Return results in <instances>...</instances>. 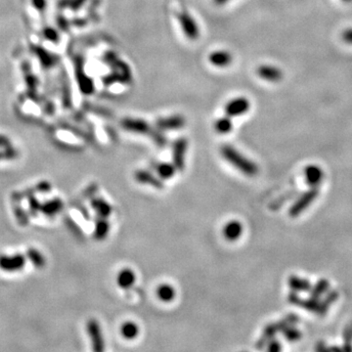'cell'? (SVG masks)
I'll use <instances>...</instances> for the list:
<instances>
[{
	"label": "cell",
	"instance_id": "cell-1",
	"mask_svg": "<svg viewBox=\"0 0 352 352\" xmlns=\"http://www.w3.org/2000/svg\"><path fill=\"white\" fill-rule=\"evenodd\" d=\"M220 152L224 160L227 161L234 168H236L243 175L247 176H255L258 175L259 173L258 166L251 160L247 159L234 147L229 145H224L221 147Z\"/></svg>",
	"mask_w": 352,
	"mask_h": 352
},
{
	"label": "cell",
	"instance_id": "cell-2",
	"mask_svg": "<svg viewBox=\"0 0 352 352\" xmlns=\"http://www.w3.org/2000/svg\"><path fill=\"white\" fill-rule=\"evenodd\" d=\"M299 320V317L295 314H290L288 316H286L283 320L277 322V323H271L269 325H267L264 328L263 335L261 337V339L258 341L257 343V349L259 350H263L265 348L268 343L273 340V338L280 332H283L284 329H286L287 327L290 326H294Z\"/></svg>",
	"mask_w": 352,
	"mask_h": 352
},
{
	"label": "cell",
	"instance_id": "cell-3",
	"mask_svg": "<svg viewBox=\"0 0 352 352\" xmlns=\"http://www.w3.org/2000/svg\"><path fill=\"white\" fill-rule=\"evenodd\" d=\"M122 127L128 131V132H133V133H137V134H146V135H150L152 137V139L154 140V142L158 145V146H165L167 144V140L166 138L161 135L158 132H153V130L151 129V127L143 120H139V119H125L122 122Z\"/></svg>",
	"mask_w": 352,
	"mask_h": 352
},
{
	"label": "cell",
	"instance_id": "cell-4",
	"mask_svg": "<svg viewBox=\"0 0 352 352\" xmlns=\"http://www.w3.org/2000/svg\"><path fill=\"white\" fill-rule=\"evenodd\" d=\"M289 302L297 306L299 308H304L306 310H308L310 312H313L319 316H324L329 310V306H327L324 301L320 302L319 300L310 298L309 299H303L300 296H298L296 293H292L289 295Z\"/></svg>",
	"mask_w": 352,
	"mask_h": 352
},
{
	"label": "cell",
	"instance_id": "cell-5",
	"mask_svg": "<svg viewBox=\"0 0 352 352\" xmlns=\"http://www.w3.org/2000/svg\"><path fill=\"white\" fill-rule=\"evenodd\" d=\"M319 195V190L317 187H312L310 190L307 191L306 193L302 194L300 198L296 201V203L292 206L290 209L289 215L292 218H297L301 216L309 206L316 200V198Z\"/></svg>",
	"mask_w": 352,
	"mask_h": 352
},
{
	"label": "cell",
	"instance_id": "cell-6",
	"mask_svg": "<svg viewBox=\"0 0 352 352\" xmlns=\"http://www.w3.org/2000/svg\"><path fill=\"white\" fill-rule=\"evenodd\" d=\"M178 21L183 34L190 41H196L200 37V29L195 19L188 12H181L178 15Z\"/></svg>",
	"mask_w": 352,
	"mask_h": 352
},
{
	"label": "cell",
	"instance_id": "cell-7",
	"mask_svg": "<svg viewBox=\"0 0 352 352\" xmlns=\"http://www.w3.org/2000/svg\"><path fill=\"white\" fill-rule=\"evenodd\" d=\"M88 336L92 345V350L95 352L105 351V341L99 323L95 319H90L87 325Z\"/></svg>",
	"mask_w": 352,
	"mask_h": 352
},
{
	"label": "cell",
	"instance_id": "cell-8",
	"mask_svg": "<svg viewBox=\"0 0 352 352\" xmlns=\"http://www.w3.org/2000/svg\"><path fill=\"white\" fill-rule=\"evenodd\" d=\"M251 108V103L246 97H237L230 100L224 107V112L226 116L230 118L239 117L245 115L249 112Z\"/></svg>",
	"mask_w": 352,
	"mask_h": 352
},
{
	"label": "cell",
	"instance_id": "cell-9",
	"mask_svg": "<svg viewBox=\"0 0 352 352\" xmlns=\"http://www.w3.org/2000/svg\"><path fill=\"white\" fill-rule=\"evenodd\" d=\"M26 261V257L21 254L14 256H0V269L6 272L19 271L25 267Z\"/></svg>",
	"mask_w": 352,
	"mask_h": 352
},
{
	"label": "cell",
	"instance_id": "cell-10",
	"mask_svg": "<svg viewBox=\"0 0 352 352\" xmlns=\"http://www.w3.org/2000/svg\"><path fill=\"white\" fill-rule=\"evenodd\" d=\"M188 148V141L185 138L177 139L173 149V164L176 170L182 172L185 168V155Z\"/></svg>",
	"mask_w": 352,
	"mask_h": 352
},
{
	"label": "cell",
	"instance_id": "cell-11",
	"mask_svg": "<svg viewBox=\"0 0 352 352\" xmlns=\"http://www.w3.org/2000/svg\"><path fill=\"white\" fill-rule=\"evenodd\" d=\"M257 74L262 80L268 83H279L283 79V72L279 68L271 65H263L259 67Z\"/></svg>",
	"mask_w": 352,
	"mask_h": 352
},
{
	"label": "cell",
	"instance_id": "cell-12",
	"mask_svg": "<svg viewBox=\"0 0 352 352\" xmlns=\"http://www.w3.org/2000/svg\"><path fill=\"white\" fill-rule=\"evenodd\" d=\"M134 178L138 183L152 186L153 188L158 190H162L165 187L163 179L154 176L153 174L147 171H143V170L136 171L134 174Z\"/></svg>",
	"mask_w": 352,
	"mask_h": 352
},
{
	"label": "cell",
	"instance_id": "cell-13",
	"mask_svg": "<svg viewBox=\"0 0 352 352\" xmlns=\"http://www.w3.org/2000/svg\"><path fill=\"white\" fill-rule=\"evenodd\" d=\"M233 57L226 50H216L209 55V62L218 68H226L231 65Z\"/></svg>",
	"mask_w": 352,
	"mask_h": 352
},
{
	"label": "cell",
	"instance_id": "cell-14",
	"mask_svg": "<svg viewBox=\"0 0 352 352\" xmlns=\"http://www.w3.org/2000/svg\"><path fill=\"white\" fill-rule=\"evenodd\" d=\"M90 205H91V208L96 213L98 218L108 219L112 215V212H113L112 206L107 201H105L103 198L93 197L90 201Z\"/></svg>",
	"mask_w": 352,
	"mask_h": 352
},
{
	"label": "cell",
	"instance_id": "cell-15",
	"mask_svg": "<svg viewBox=\"0 0 352 352\" xmlns=\"http://www.w3.org/2000/svg\"><path fill=\"white\" fill-rule=\"evenodd\" d=\"M157 126L163 131H176L180 130L185 126V120L181 116H173L164 119H160L157 122Z\"/></svg>",
	"mask_w": 352,
	"mask_h": 352
},
{
	"label": "cell",
	"instance_id": "cell-16",
	"mask_svg": "<svg viewBox=\"0 0 352 352\" xmlns=\"http://www.w3.org/2000/svg\"><path fill=\"white\" fill-rule=\"evenodd\" d=\"M243 230V225L239 221H230L223 228V236L226 240L233 242L242 236Z\"/></svg>",
	"mask_w": 352,
	"mask_h": 352
},
{
	"label": "cell",
	"instance_id": "cell-17",
	"mask_svg": "<svg viewBox=\"0 0 352 352\" xmlns=\"http://www.w3.org/2000/svg\"><path fill=\"white\" fill-rule=\"evenodd\" d=\"M305 177L309 186L317 187L323 180L324 173L322 169L317 166H308L305 170Z\"/></svg>",
	"mask_w": 352,
	"mask_h": 352
},
{
	"label": "cell",
	"instance_id": "cell-18",
	"mask_svg": "<svg viewBox=\"0 0 352 352\" xmlns=\"http://www.w3.org/2000/svg\"><path fill=\"white\" fill-rule=\"evenodd\" d=\"M135 280H136L135 273L130 268L123 269L117 277V283L119 287L125 290L132 288L135 283Z\"/></svg>",
	"mask_w": 352,
	"mask_h": 352
},
{
	"label": "cell",
	"instance_id": "cell-19",
	"mask_svg": "<svg viewBox=\"0 0 352 352\" xmlns=\"http://www.w3.org/2000/svg\"><path fill=\"white\" fill-rule=\"evenodd\" d=\"M63 207H64V204L61 201V199L56 198V199H52V200L44 203V205H42L41 212L47 217H53V216L59 214L62 211Z\"/></svg>",
	"mask_w": 352,
	"mask_h": 352
},
{
	"label": "cell",
	"instance_id": "cell-20",
	"mask_svg": "<svg viewBox=\"0 0 352 352\" xmlns=\"http://www.w3.org/2000/svg\"><path fill=\"white\" fill-rule=\"evenodd\" d=\"M110 231V223L107 219L98 218L95 222V228L93 232V237L97 241H103L107 238Z\"/></svg>",
	"mask_w": 352,
	"mask_h": 352
},
{
	"label": "cell",
	"instance_id": "cell-21",
	"mask_svg": "<svg viewBox=\"0 0 352 352\" xmlns=\"http://www.w3.org/2000/svg\"><path fill=\"white\" fill-rule=\"evenodd\" d=\"M288 284L292 291L295 293L309 292L311 289V285L308 280L298 276H291L288 280Z\"/></svg>",
	"mask_w": 352,
	"mask_h": 352
},
{
	"label": "cell",
	"instance_id": "cell-22",
	"mask_svg": "<svg viewBox=\"0 0 352 352\" xmlns=\"http://www.w3.org/2000/svg\"><path fill=\"white\" fill-rule=\"evenodd\" d=\"M176 295L175 288L169 284L161 285L157 290V296H158L159 300H161L162 302H165V303L173 302L176 298Z\"/></svg>",
	"mask_w": 352,
	"mask_h": 352
},
{
	"label": "cell",
	"instance_id": "cell-23",
	"mask_svg": "<svg viewBox=\"0 0 352 352\" xmlns=\"http://www.w3.org/2000/svg\"><path fill=\"white\" fill-rule=\"evenodd\" d=\"M176 166L170 163H161L156 167V172L159 177L163 180H168L176 176Z\"/></svg>",
	"mask_w": 352,
	"mask_h": 352
},
{
	"label": "cell",
	"instance_id": "cell-24",
	"mask_svg": "<svg viewBox=\"0 0 352 352\" xmlns=\"http://www.w3.org/2000/svg\"><path fill=\"white\" fill-rule=\"evenodd\" d=\"M330 289V283L325 280H319L313 287H311L310 289V298L316 299V300H320L321 297L326 294Z\"/></svg>",
	"mask_w": 352,
	"mask_h": 352
},
{
	"label": "cell",
	"instance_id": "cell-25",
	"mask_svg": "<svg viewBox=\"0 0 352 352\" xmlns=\"http://www.w3.org/2000/svg\"><path fill=\"white\" fill-rule=\"evenodd\" d=\"M121 334L126 340H133L138 336L139 328L133 322H127L122 326Z\"/></svg>",
	"mask_w": 352,
	"mask_h": 352
},
{
	"label": "cell",
	"instance_id": "cell-26",
	"mask_svg": "<svg viewBox=\"0 0 352 352\" xmlns=\"http://www.w3.org/2000/svg\"><path fill=\"white\" fill-rule=\"evenodd\" d=\"M232 128H233V124H232L231 118L228 116L220 118L215 124V130L218 133L222 134V135L228 134L232 131Z\"/></svg>",
	"mask_w": 352,
	"mask_h": 352
},
{
	"label": "cell",
	"instance_id": "cell-27",
	"mask_svg": "<svg viewBox=\"0 0 352 352\" xmlns=\"http://www.w3.org/2000/svg\"><path fill=\"white\" fill-rule=\"evenodd\" d=\"M27 258L37 268H43L45 265L44 256L34 248H31L27 251Z\"/></svg>",
	"mask_w": 352,
	"mask_h": 352
},
{
	"label": "cell",
	"instance_id": "cell-28",
	"mask_svg": "<svg viewBox=\"0 0 352 352\" xmlns=\"http://www.w3.org/2000/svg\"><path fill=\"white\" fill-rule=\"evenodd\" d=\"M19 203H20V201H15L13 204L14 205V208H13L14 215L21 225L26 226L29 223V218H28V215L26 214L25 210L20 206Z\"/></svg>",
	"mask_w": 352,
	"mask_h": 352
},
{
	"label": "cell",
	"instance_id": "cell-29",
	"mask_svg": "<svg viewBox=\"0 0 352 352\" xmlns=\"http://www.w3.org/2000/svg\"><path fill=\"white\" fill-rule=\"evenodd\" d=\"M282 333L284 334L285 339L290 342H296L302 338V333L298 329H296L294 326L287 327L286 329L283 330Z\"/></svg>",
	"mask_w": 352,
	"mask_h": 352
},
{
	"label": "cell",
	"instance_id": "cell-30",
	"mask_svg": "<svg viewBox=\"0 0 352 352\" xmlns=\"http://www.w3.org/2000/svg\"><path fill=\"white\" fill-rule=\"evenodd\" d=\"M29 199V208H30V212L33 216L37 215L38 213L41 212V208H42V204L39 202V200L36 198V196H30L28 197Z\"/></svg>",
	"mask_w": 352,
	"mask_h": 352
},
{
	"label": "cell",
	"instance_id": "cell-31",
	"mask_svg": "<svg viewBox=\"0 0 352 352\" xmlns=\"http://www.w3.org/2000/svg\"><path fill=\"white\" fill-rule=\"evenodd\" d=\"M344 340L346 342V347L344 348V350L345 351H352V347L351 345V343L352 342V323L345 329Z\"/></svg>",
	"mask_w": 352,
	"mask_h": 352
},
{
	"label": "cell",
	"instance_id": "cell-32",
	"mask_svg": "<svg viewBox=\"0 0 352 352\" xmlns=\"http://www.w3.org/2000/svg\"><path fill=\"white\" fill-rule=\"evenodd\" d=\"M339 298V293L337 291H330L329 294L327 295V297L323 300L324 303L327 305V306H331L332 304H334Z\"/></svg>",
	"mask_w": 352,
	"mask_h": 352
},
{
	"label": "cell",
	"instance_id": "cell-33",
	"mask_svg": "<svg viewBox=\"0 0 352 352\" xmlns=\"http://www.w3.org/2000/svg\"><path fill=\"white\" fill-rule=\"evenodd\" d=\"M281 345L278 341L276 340H271L268 345H267V351L268 352H276L281 351Z\"/></svg>",
	"mask_w": 352,
	"mask_h": 352
},
{
	"label": "cell",
	"instance_id": "cell-34",
	"mask_svg": "<svg viewBox=\"0 0 352 352\" xmlns=\"http://www.w3.org/2000/svg\"><path fill=\"white\" fill-rule=\"evenodd\" d=\"M342 39L346 44H351L352 45V28H350L348 30H346L343 35H342Z\"/></svg>",
	"mask_w": 352,
	"mask_h": 352
},
{
	"label": "cell",
	"instance_id": "cell-35",
	"mask_svg": "<svg viewBox=\"0 0 352 352\" xmlns=\"http://www.w3.org/2000/svg\"><path fill=\"white\" fill-rule=\"evenodd\" d=\"M98 191V186L97 184H91L88 188H87V190L85 191V196L88 198V197H93Z\"/></svg>",
	"mask_w": 352,
	"mask_h": 352
},
{
	"label": "cell",
	"instance_id": "cell-36",
	"mask_svg": "<svg viewBox=\"0 0 352 352\" xmlns=\"http://www.w3.org/2000/svg\"><path fill=\"white\" fill-rule=\"evenodd\" d=\"M15 155H16V153L14 151H11V150L0 152V161L1 160H7V159L15 158Z\"/></svg>",
	"mask_w": 352,
	"mask_h": 352
},
{
	"label": "cell",
	"instance_id": "cell-37",
	"mask_svg": "<svg viewBox=\"0 0 352 352\" xmlns=\"http://www.w3.org/2000/svg\"><path fill=\"white\" fill-rule=\"evenodd\" d=\"M230 0H214V2L217 4V5H224L226 3H228Z\"/></svg>",
	"mask_w": 352,
	"mask_h": 352
},
{
	"label": "cell",
	"instance_id": "cell-38",
	"mask_svg": "<svg viewBox=\"0 0 352 352\" xmlns=\"http://www.w3.org/2000/svg\"><path fill=\"white\" fill-rule=\"evenodd\" d=\"M7 144H8L7 140L5 138H3V137H0V146H4V145H7Z\"/></svg>",
	"mask_w": 352,
	"mask_h": 352
},
{
	"label": "cell",
	"instance_id": "cell-39",
	"mask_svg": "<svg viewBox=\"0 0 352 352\" xmlns=\"http://www.w3.org/2000/svg\"><path fill=\"white\" fill-rule=\"evenodd\" d=\"M343 2H346V3H351L352 2V0H342Z\"/></svg>",
	"mask_w": 352,
	"mask_h": 352
}]
</instances>
